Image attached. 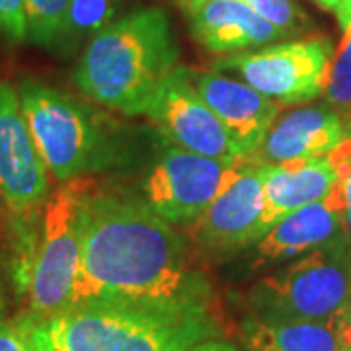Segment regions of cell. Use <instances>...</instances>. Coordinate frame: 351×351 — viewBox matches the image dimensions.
<instances>
[{
  "label": "cell",
  "instance_id": "obj_1",
  "mask_svg": "<svg viewBox=\"0 0 351 351\" xmlns=\"http://www.w3.org/2000/svg\"><path fill=\"white\" fill-rule=\"evenodd\" d=\"M88 301H209V285L188 267L184 240L147 203L94 189L69 306Z\"/></svg>",
  "mask_w": 351,
  "mask_h": 351
},
{
  "label": "cell",
  "instance_id": "obj_2",
  "mask_svg": "<svg viewBox=\"0 0 351 351\" xmlns=\"http://www.w3.org/2000/svg\"><path fill=\"white\" fill-rule=\"evenodd\" d=\"M178 45L162 10H138L100 29L76 69V86L90 100L125 115L147 113L178 69Z\"/></svg>",
  "mask_w": 351,
  "mask_h": 351
},
{
  "label": "cell",
  "instance_id": "obj_3",
  "mask_svg": "<svg viewBox=\"0 0 351 351\" xmlns=\"http://www.w3.org/2000/svg\"><path fill=\"white\" fill-rule=\"evenodd\" d=\"M55 351H189L219 334L207 301H88L49 320Z\"/></svg>",
  "mask_w": 351,
  "mask_h": 351
},
{
  "label": "cell",
  "instance_id": "obj_4",
  "mask_svg": "<svg viewBox=\"0 0 351 351\" xmlns=\"http://www.w3.org/2000/svg\"><path fill=\"white\" fill-rule=\"evenodd\" d=\"M96 182L78 176L51 193L43 211L41 228L29 258L20 267L18 281L27 311L51 320L69 308L82 248V211Z\"/></svg>",
  "mask_w": 351,
  "mask_h": 351
},
{
  "label": "cell",
  "instance_id": "obj_5",
  "mask_svg": "<svg viewBox=\"0 0 351 351\" xmlns=\"http://www.w3.org/2000/svg\"><path fill=\"white\" fill-rule=\"evenodd\" d=\"M351 301V252L346 237L299 256L250 293L254 316L265 320H338Z\"/></svg>",
  "mask_w": 351,
  "mask_h": 351
},
{
  "label": "cell",
  "instance_id": "obj_6",
  "mask_svg": "<svg viewBox=\"0 0 351 351\" xmlns=\"http://www.w3.org/2000/svg\"><path fill=\"white\" fill-rule=\"evenodd\" d=\"M18 98L29 135L55 180L69 182L104 164L106 135L84 106L34 80L20 84Z\"/></svg>",
  "mask_w": 351,
  "mask_h": 351
},
{
  "label": "cell",
  "instance_id": "obj_7",
  "mask_svg": "<svg viewBox=\"0 0 351 351\" xmlns=\"http://www.w3.org/2000/svg\"><path fill=\"white\" fill-rule=\"evenodd\" d=\"M332 57L330 39L320 36L226 55L215 61L213 69L234 71L269 100L291 106L314 100L324 92Z\"/></svg>",
  "mask_w": 351,
  "mask_h": 351
},
{
  "label": "cell",
  "instance_id": "obj_8",
  "mask_svg": "<svg viewBox=\"0 0 351 351\" xmlns=\"http://www.w3.org/2000/svg\"><path fill=\"white\" fill-rule=\"evenodd\" d=\"M248 158H209L170 147L145 180V203L170 225H189L237 178Z\"/></svg>",
  "mask_w": 351,
  "mask_h": 351
},
{
  "label": "cell",
  "instance_id": "obj_9",
  "mask_svg": "<svg viewBox=\"0 0 351 351\" xmlns=\"http://www.w3.org/2000/svg\"><path fill=\"white\" fill-rule=\"evenodd\" d=\"M49 197V170L20 108L18 90L0 82V203L16 219H32Z\"/></svg>",
  "mask_w": 351,
  "mask_h": 351
},
{
  "label": "cell",
  "instance_id": "obj_10",
  "mask_svg": "<svg viewBox=\"0 0 351 351\" xmlns=\"http://www.w3.org/2000/svg\"><path fill=\"white\" fill-rule=\"evenodd\" d=\"M147 115L164 137L182 151L221 160L240 156L223 121L197 94L184 66H178L166 78Z\"/></svg>",
  "mask_w": 351,
  "mask_h": 351
},
{
  "label": "cell",
  "instance_id": "obj_11",
  "mask_svg": "<svg viewBox=\"0 0 351 351\" xmlns=\"http://www.w3.org/2000/svg\"><path fill=\"white\" fill-rule=\"evenodd\" d=\"M263 164L248 158L237 178L189 223V237L203 250L237 252L263 237Z\"/></svg>",
  "mask_w": 351,
  "mask_h": 351
},
{
  "label": "cell",
  "instance_id": "obj_12",
  "mask_svg": "<svg viewBox=\"0 0 351 351\" xmlns=\"http://www.w3.org/2000/svg\"><path fill=\"white\" fill-rule=\"evenodd\" d=\"M189 80L203 101L223 121L240 156H256L279 115L276 101L246 82H237L219 73H189Z\"/></svg>",
  "mask_w": 351,
  "mask_h": 351
},
{
  "label": "cell",
  "instance_id": "obj_13",
  "mask_svg": "<svg viewBox=\"0 0 351 351\" xmlns=\"http://www.w3.org/2000/svg\"><path fill=\"white\" fill-rule=\"evenodd\" d=\"M343 219L346 199L338 180V184L326 197L287 215L256 242L258 263L265 265L299 258L306 252H313L346 237Z\"/></svg>",
  "mask_w": 351,
  "mask_h": 351
},
{
  "label": "cell",
  "instance_id": "obj_14",
  "mask_svg": "<svg viewBox=\"0 0 351 351\" xmlns=\"http://www.w3.org/2000/svg\"><path fill=\"white\" fill-rule=\"evenodd\" d=\"M348 137H351V123L330 106L301 108L276 119L252 158L265 166L322 158Z\"/></svg>",
  "mask_w": 351,
  "mask_h": 351
},
{
  "label": "cell",
  "instance_id": "obj_15",
  "mask_svg": "<svg viewBox=\"0 0 351 351\" xmlns=\"http://www.w3.org/2000/svg\"><path fill=\"white\" fill-rule=\"evenodd\" d=\"M191 32L205 49L234 53L285 38L244 0H197L184 8Z\"/></svg>",
  "mask_w": 351,
  "mask_h": 351
},
{
  "label": "cell",
  "instance_id": "obj_16",
  "mask_svg": "<svg viewBox=\"0 0 351 351\" xmlns=\"http://www.w3.org/2000/svg\"><path fill=\"white\" fill-rule=\"evenodd\" d=\"M336 184L338 172L328 156L274 166L263 164V230L267 232L287 215L326 197Z\"/></svg>",
  "mask_w": 351,
  "mask_h": 351
},
{
  "label": "cell",
  "instance_id": "obj_17",
  "mask_svg": "<svg viewBox=\"0 0 351 351\" xmlns=\"http://www.w3.org/2000/svg\"><path fill=\"white\" fill-rule=\"evenodd\" d=\"M240 339L250 351H339L338 320H265L248 316Z\"/></svg>",
  "mask_w": 351,
  "mask_h": 351
},
{
  "label": "cell",
  "instance_id": "obj_18",
  "mask_svg": "<svg viewBox=\"0 0 351 351\" xmlns=\"http://www.w3.org/2000/svg\"><path fill=\"white\" fill-rule=\"evenodd\" d=\"M0 351H55L49 320L25 311L0 322Z\"/></svg>",
  "mask_w": 351,
  "mask_h": 351
},
{
  "label": "cell",
  "instance_id": "obj_19",
  "mask_svg": "<svg viewBox=\"0 0 351 351\" xmlns=\"http://www.w3.org/2000/svg\"><path fill=\"white\" fill-rule=\"evenodd\" d=\"M341 32L343 38L330 63L324 96L328 106L351 123V24Z\"/></svg>",
  "mask_w": 351,
  "mask_h": 351
},
{
  "label": "cell",
  "instance_id": "obj_20",
  "mask_svg": "<svg viewBox=\"0 0 351 351\" xmlns=\"http://www.w3.org/2000/svg\"><path fill=\"white\" fill-rule=\"evenodd\" d=\"M71 0H25L27 36L49 45L63 36V22Z\"/></svg>",
  "mask_w": 351,
  "mask_h": 351
},
{
  "label": "cell",
  "instance_id": "obj_21",
  "mask_svg": "<svg viewBox=\"0 0 351 351\" xmlns=\"http://www.w3.org/2000/svg\"><path fill=\"white\" fill-rule=\"evenodd\" d=\"M115 0H71L64 14L63 36H86L110 24Z\"/></svg>",
  "mask_w": 351,
  "mask_h": 351
},
{
  "label": "cell",
  "instance_id": "obj_22",
  "mask_svg": "<svg viewBox=\"0 0 351 351\" xmlns=\"http://www.w3.org/2000/svg\"><path fill=\"white\" fill-rule=\"evenodd\" d=\"M244 2L285 36L299 34L311 25V18L293 0H244Z\"/></svg>",
  "mask_w": 351,
  "mask_h": 351
},
{
  "label": "cell",
  "instance_id": "obj_23",
  "mask_svg": "<svg viewBox=\"0 0 351 351\" xmlns=\"http://www.w3.org/2000/svg\"><path fill=\"white\" fill-rule=\"evenodd\" d=\"M328 160L338 172V180L343 189L346 199V219H343V234L351 252V137L339 143L334 151L328 154Z\"/></svg>",
  "mask_w": 351,
  "mask_h": 351
},
{
  "label": "cell",
  "instance_id": "obj_24",
  "mask_svg": "<svg viewBox=\"0 0 351 351\" xmlns=\"http://www.w3.org/2000/svg\"><path fill=\"white\" fill-rule=\"evenodd\" d=\"M0 32L14 41L27 36L25 0H0Z\"/></svg>",
  "mask_w": 351,
  "mask_h": 351
},
{
  "label": "cell",
  "instance_id": "obj_25",
  "mask_svg": "<svg viewBox=\"0 0 351 351\" xmlns=\"http://www.w3.org/2000/svg\"><path fill=\"white\" fill-rule=\"evenodd\" d=\"M339 351H351V301L338 318Z\"/></svg>",
  "mask_w": 351,
  "mask_h": 351
},
{
  "label": "cell",
  "instance_id": "obj_26",
  "mask_svg": "<svg viewBox=\"0 0 351 351\" xmlns=\"http://www.w3.org/2000/svg\"><path fill=\"white\" fill-rule=\"evenodd\" d=\"M189 351H239L234 350L232 346L228 343H221V341H203L199 346H195L193 350Z\"/></svg>",
  "mask_w": 351,
  "mask_h": 351
},
{
  "label": "cell",
  "instance_id": "obj_27",
  "mask_svg": "<svg viewBox=\"0 0 351 351\" xmlns=\"http://www.w3.org/2000/svg\"><path fill=\"white\" fill-rule=\"evenodd\" d=\"M4 311H6V302H4V293H2V287H0V322L4 320Z\"/></svg>",
  "mask_w": 351,
  "mask_h": 351
},
{
  "label": "cell",
  "instance_id": "obj_28",
  "mask_svg": "<svg viewBox=\"0 0 351 351\" xmlns=\"http://www.w3.org/2000/svg\"><path fill=\"white\" fill-rule=\"evenodd\" d=\"M320 8H324V10H332V6H330V0H314Z\"/></svg>",
  "mask_w": 351,
  "mask_h": 351
},
{
  "label": "cell",
  "instance_id": "obj_29",
  "mask_svg": "<svg viewBox=\"0 0 351 351\" xmlns=\"http://www.w3.org/2000/svg\"><path fill=\"white\" fill-rule=\"evenodd\" d=\"M193 2H197V0H178V4H180L182 8H186V6L193 4Z\"/></svg>",
  "mask_w": 351,
  "mask_h": 351
},
{
  "label": "cell",
  "instance_id": "obj_30",
  "mask_svg": "<svg viewBox=\"0 0 351 351\" xmlns=\"http://www.w3.org/2000/svg\"><path fill=\"white\" fill-rule=\"evenodd\" d=\"M339 2H343V0H330V6H332V10H334V8L338 6Z\"/></svg>",
  "mask_w": 351,
  "mask_h": 351
}]
</instances>
